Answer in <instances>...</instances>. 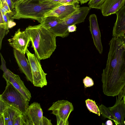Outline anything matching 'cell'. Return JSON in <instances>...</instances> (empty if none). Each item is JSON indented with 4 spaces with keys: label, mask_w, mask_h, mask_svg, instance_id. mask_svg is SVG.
<instances>
[{
    "label": "cell",
    "mask_w": 125,
    "mask_h": 125,
    "mask_svg": "<svg viewBox=\"0 0 125 125\" xmlns=\"http://www.w3.org/2000/svg\"><path fill=\"white\" fill-rule=\"evenodd\" d=\"M125 35L113 37L109 43L106 66L102 74L103 92L106 96H117L125 85Z\"/></svg>",
    "instance_id": "cell-1"
},
{
    "label": "cell",
    "mask_w": 125,
    "mask_h": 125,
    "mask_svg": "<svg viewBox=\"0 0 125 125\" xmlns=\"http://www.w3.org/2000/svg\"><path fill=\"white\" fill-rule=\"evenodd\" d=\"M25 31L37 58L41 60L50 58L56 48V35L41 24L29 26Z\"/></svg>",
    "instance_id": "cell-2"
},
{
    "label": "cell",
    "mask_w": 125,
    "mask_h": 125,
    "mask_svg": "<svg viewBox=\"0 0 125 125\" xmlns=\"http://www.w3.org/2000/svg\"><path fill=\"white\" fill-rule=\"evenodd\" d=\"M62 4L52 0H21L15 4L12 17L30 19L41 24L47 14Z\"/></svg>",
    "instance_id": "cell-3"
},
{
    "label": "cell",
    "mask_w": 125,
    "mask_h": 125,
    "mask_svg": "<svg viewBox=\"0 0 125 125\" xmlns=\"http://www.w3.org/2000/svg\"><path fill=\"white\" fill-rule=\"evenodd\" d=\"M91 9L90 7L86 6L80 7L72 15L62 20L57 25L49 30L56 37L63 38L68 36L69 33L68 30V27L84 22Z\"/></svg>",
    "instance_id": "cell-4"
},
{
    "label": "cell",
    "mask_w": 125,
    "mask_h": 125,
    "mask_svg": "<svg viewBox=\"0 0 125 125\" xmlns=\"http://www.w3.org/2000/svg\"><path fill=\"white\" fill-rule=\"evenodd\" d=\"M6 82L5 90L0 95V97L10 105L16 108L22 113H26L29 106V101L10 82Z\"/></svg>",
    "instance_id": "cell-5"
},
{
    "label": "cell",
    "mask_w": 125,
    "mask_h": 125,
    "mask_svg": "<svg viewBox=\"0 0 125 125\" xmlns=\"http://www.w3.org/2000/svg\"><path fill=\"white\" fill-rule=\"evenodd\" d=\"M26 53L31 68L32 83L34 86L42 88L47 85L46 78L47 74L44 72L40 63V60L35 55L31 52L28 49Z\"/></svg>",
    "instance_id": "cell-6"
},
{
    "label": "cell",
    "mask_w": 125,
    "mask_h": 125,
    "mask_svg": "<svg viewBox=\"0 0 125 125\" xmlns=\"http://www.w3.org/2000/svg\"><path fill=\"white\" fill-rule=\"evenodd\" d=\"M73 109L72 103L62 100L53 102L48 110L52 111V114L56 116L57 125H68V118Z\"/></svg>",
    "instance_id": "cell-7"
},
{
    "label": "cell",
    "mask_w": 125,
    "mask_h": 125,
    "mask_svg": "<svg viewBox=\"0 0 125 125\" xmlns=\"http://www.w3.org/2000/svg\"><path fill=\"white\" fill-rule=\"evenodd\" d=\"M1 64L0 68L3 72V77L6 81L10 83L30 101L31 97V94L25 86L23 82L21 80L19 75L14 74L7 68L6 62L3 57H1Z\"/></svg>",
    "instance_id": "cell-8"
},
{
    "label": "cell",
    "mask_w": 125,
    "mask_h": 125,
    "mask_svg": "<svg viewBox=\"0 0 125 125\" xmlns=\"http://www.w3.org/2000/svg\"><path fill=\"white\" fill-rule=\"evenodd\" d=\"M23 115L25 125H43V112L40 104L34 102L28 107Z\"/></svg>",
    "instance_id": "cell-9"
},
{
    "label": "cell",
    "mask_w": 125,
    "mask_h": 125,
    "mask_svg": "<svg viewBox=\"0 0 125 125\" xmlns=\"http://www.w3.org/2000/svg\"><path fill=\"white\" fill-rule=\"evenodd\" d=\"M8 41L10 45L14 49L25 54L30 42V39L25 31H21L18 29Z\"/></svg>",
    "instance_id": "cell-10"
},
{
    "label": "cell",
    "mask_w": 125,
    "mask_h": 125,
    "mask_svg": "<svg viewBox=\"0 0 125 125\" xmlns=\"http://www.w3.org/2000/svg\"><path fill=\"white\" fill-rule=\"evenodd\" d=\"M79 2L71 4H62L56 8L45 16H55L61 20L64 19L74 13L80 7Z\"/></svg>",
    "instance_id": "cell-11"
},
{
    "label": "cell",
    "mask_w": 125,
    "mask_h": 125,
    "mask_svg": "<svg viewBox=\"0 0 125 125\" xmlns=\"http://www.w3.org/2000/svg\"><path fill=\"white\" fill-rule=\"evenodd\" d=\"M89 19L90 30L94 44L99 53L101 54L103 51V47L96 16L95 14H91Z\"/></svg>",
    "instance_id": "cell-12"
},
{
    "label": "cell",
    "mask_w": 125,
    "mask_h": 125,
    "mask_svg": "<svg viewBox=\"0 0 125 125\" xmlns=\"http://www.w3.org/2000/svg\"><path fill=\"white\" fill-rule=\"evenodd\" d=\"M14 57L20 70L25 75L27 80L33 83L31 66L28 60L23 54L15 49L13 50Z\"/></svg>",
    "instance_id": "cell-13"
},
{
    "label": "cell",
    "mask_w": 125,
    "mask_h": 125,
    "mask_svg": "<svg viewBox=\"0 0 125 125\" xmlns=\"http://www.w3.org/2000/svg\"><path fill=\"white\" fill-rule=\"evenodd\" d=\"M125 3V0H105L100 10L104 16H108L115 14Z\"/></svg>",
    "instance_id": "cell-14"
},
{
    "label": "cell",
    "mask_w": 125,
    "mask_h": 125,
    "mask_svg": "<svg viewBox=\"0 0 125 125\" xmlns=\"http://www.w3.org/2000/svg\"><path fill=\"white\" fill-rule=\"evenodd\" d=\"M116 21L113 26V37L125 35V6H124L116 13Z\"/></svg>",
    "instance_id": "cell-15"
},
{
    "label": "cell",
    "mask_w": 125,
    "mask_h": 125,
    "mask_svg": "<svg viewBox=\"0 0 125 125\" xmlns=\"http://www.w3.org/2000/svg\"><path fill=\"white\" fill-rule=\"evenodd\" d=\"M116 96V101L114 105L108 108L116 119L118 125H124L125 118V105L123 99Z\"/></svg>",
    "instance_id": "cell-16"
},
{
    "label": "cell",
    "mask_w": 125,
    "mask_h": 125,
    "mask_svg": "<svg viewBox=\"0 0 125 125\" xmlns=\"http://www.w3.org/2000/svg\"><path fill=\"white\" fill-rule=\"evenodd\" d=\"M4 120L5 125H13L14 120L18 116L22 115L21 112L9 104L8 106L1 113Z\"/></svg>",
    "instance_id": "cell-17"
},
{
    "label": "cell",
    "mask_w": 125,
    "mask_h": 125,
    "mask_svg": "<svg viewBox=\"0 0 125 125\" xmlns=\"http://www.w3.org/2000/svg\"><path fill=\"white\" fill-rule=\"evenodd\" d=\"M61 20L57 16H48L45 17L41 24L45 28L50 30L56 26L60 22Z\"/></svg>",
    "instance_id": "cell-18"
},
{
    "label": "cell",
    "mask_w": 125,
    "mask_h": 125,
    "mask_svg": "<svg viewBox=\"0 0 125 125\" xmlns=\"http://www.w3.org/2000/svg\"><path fill=\"white\" fill-rule=\"evenodd\" d=\"M100 114L104 118L112 120L116 125H118L117 120L108 107H107L103 104L99 106Z\"/></svg>",
    "instance_id": "cell-19"
},
{
    "label": "cell",
    "mask_w": 125,
    "mask_h": 125,
    "mask_svg": "<svg viewBox=\"0 0 125 125\" xmlns=\"http://www.w3.org/2000/svg\"><path fill=\"white\" fill-rule=\"evenodd\" d=\"M85 102L86 106L89 111L100 116V113L99 108L94 101L88 99L85 100Z\"/></svg>",
    "instance_id": "cell-20"
},
{
    "label": "cell",
    "mask_w": 125,
    "mask_h": 125,
    "mask_svg": "<svg viewBox=\"0 0 125 125\" xmlns=\"http://www.w3.org/2000/svg\"><path fill=\"white\" fill-rule=\"evenodd\" d=\"M12 13L8 12L4 15L2 14L3 20L9 29L16 25V23L14 22V19L12 18L13 14Z\"/></svg>",
    "instance_id": "cell-21"
},
{
    "label": "cell",
    "mask_w": 125,
    "mask_h": 125,
    "mask_svg": "<svg viewBox=\"0 0 125 125\" xmlns=\"http://www.w3.org/2000/svg\"><path fill=\"white\" fill-rule=\"evenodd\" d=\"M105 0H90L88 3L89 7L91 8L100 9Z\"/></svg>",
    "instance_id": "cell-22"
},
{
    "label": "cell",
    "mask_w": 125,
    "mask_h": 125,
    "mask_svg": "<svg viewBox=\"0 0 125 125\" xmlns=\"http://www.w3.org/2000/svg\"><path fill=\"white\" fill-rule=\"evenodd\" d=\"M83 83L85 88L92 86L94 85V81L90 77L86 76L83 80Z\"/></svg>",
    "instance_id": "cell-23"
},
{
    "label": "cell",
    "mask_w": 125,
    "mask_h": 125,
    "mask_svg": "<svg viewBox=\"0 0 125 125\" xmlns=\"http://www.w3.org/2000/svg\"><path fill=\"white\" fill-rule=\"evenodd\" d=\"M13 125H25L22 115L18 116L15 119Z\"/></svg>",
    "instance_id": "cell-24"
},
{
    "label": "cell",
    "mask_w": 125,
    "mask_h": 125,
    "mask_svg": "<svg viewBox=\"0 0 125 125\" xmlns=\"http://www.w3.org/2000/svg\"><path fill=\"white\" fill-rule=\"evenodd\" d=\"M0 7L3 8L7 13L12 12L7 1H5L2 3H0Z\"/></svg>",
    "instance_id": "cell-25"
},
{
    "label": "cell",
    "mask_w": 125,
    "mask_h": 125,
    "mask_svg": "<svg viewBox=\"0 0 125 125\" xmlns=\"http://www.w3.org/2000/svg\"><path fill=\"white\" fill-rule=\"evenodd\" d=\"M78 1V0H60L58 2L62 4H71L75 3Z\"/></svg>",
    "instance_id": "cell-26"
},
{
    "label": "cell",
    "mask_w": 125,
    "mask_h": 125,
    "mask_svg": "<svg viewBox=\"0 0 125 125\" xmlns=\"http://www.w3.org/2000/svg\"><path fill=\"white\" fill-rule=\"evenodd\" d=\"M117 96L120 99H122L123 98L125 106V85L122 91Z\"/></svg>",
    "instance_id": "cell-27"
},
{
    "label": "cell",
    "mask_w": 125,
    "mask_h": 125,
    "mask_svg": "<svg viewBox=\"0 0 125 125\" xmlns=\"http://www.w3.org/2000/svg\"><path fill=\"white\" fill-rule=\"evenodd\" d=\"M43 125H52L51 120L43 116L42 119Z\"/></svg>",
    "instance_id": "cell-28"
},
{
    "label": "cell",
    "mask_w": 125,
    "mask_h": 125,
    "mask_svg": "<svg viewBox=\"0 0 125 125\" xmlns=\"http://www.w3.org/2000/svg\"><path fill=\"white\" fill-rule=\"evenodd\" d=\"M77 27L75 24H73L69 26L68 30L69 33L75 31L76 30Z\"/></svg>",
    "instance_id": "cell-29"
},
{
    "label": "cell",
    "mask_w": 125,
    "mask_h": 125,
    "mask_svg": "<svg viewBox=\"0 0 125 125\" xmlns=\"http://www.w3.org/2000/svg\"><path fill=\"white\" fill-rule=\"evenodd\" d=\"M7 2L8 5L10 10L12 11V10L14 9L13 7L12 3L11 0H6Z\"/></svg>",
    "instance_id": "cell-30"
},
{
    "label": "cell",
    "mask_w": 125,
    "mask_h": 125,
    "mask_svg": "<svg viewBox=\"0 0 125 125\" xmlns=\"http://www.w3.org/2000/svg\"><path fill=\"white\" fill-rule=\"evenodd\" d=\"M21 0H11L13 7L14 8V6L16 3Z\"/></svg>",
    "instance_id": "cell-31"
},
{
    "label": "cell",
    "mask_w": 125,
    "mask_h": 125,
    "mask_svg": "<svg viewBox=\"0 0 125 125\" xmlns=\"http://www.w3.org/2000/svg\"><path fill=\"white\" fill-rule=\"evenodd\" d=\"M105 125H113L112 121L110 120H107L105 123Z\"/></svg>",
    "instance_id": "cell-32"
},
{
    "label": "cell",
    "mask_w": 125,
    "mask_h": 125,
    "mask_svg": "<svg viewBox=\"0 0 125 125\" xmlns=\"http://www.w3.org/2000/svg\"><path fill=\"white\" fill-rule=\"evenodd\" d=\"M90 0H78L79 1L81 4H82L85 3H86L88 1H89Z\"/></svg>",
    "instance_id": "cell-33"
},
{
    "label": "cell",
    "mask_w": 125,
    "mask_h": 125,
    "mask_svg": "<svg viewBox=\"0 0 125 125\" xmlns=\"http://www.w3.org/2000/svg\"><path fill=\"white\" fill-rule=\"evenodd\" d=\"M6 1V0H0V3Z\"/></svg>",
    "instance_id": "cell-34"
},
{
    "label": "cell",
    "mask_w": 125,
    "mask_h": 125,
    "mask_svg": "<svg viewBox=\"0 0 125 125\" xmlns=\"http://www.w3.org/2000/svg\"><path fill=\"white\" fill-rule=\"evenodd\" d=\"M53 1L56 2H58V1L60 0H52Z\"/></svg>",
    "instance_id": "cell-35"
},
{
    "label": "cell",
    "mask_w": 125,
    "mask_h": 125,
    "mask_svg": "<svg viewBox=\"0 0 125 125\" xmlns=\"http://www.w3.org/2000/svg\"><path fill=\"white\" fill-rule=\"evenodd\" d=\"M124 125H125V121H124Z\"/></svg>",
    "instance_id": "cell-36"
},
{
    "label": "cell",
    "mask_w": 125,
    "mask_h": 125,
    "mask_svg": "<svg viewBox=\"0 0 125 125\" xmlns=\"http://www.w3.org/2000/svg\"></svg>",
    "instance_id": "cell-37"
}]
</instances>
